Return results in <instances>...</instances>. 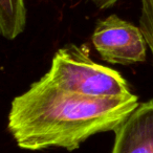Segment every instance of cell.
Returning a JSON list of instances; mask_svg holds the SVG:
<instances>
[{"instance_id": "6da1fadb", "label": "cell", "mask_w": 153, "mask_h": 153, "mask_svg": "<svg viewBox=\"0 0 153 153\" xmlns=\"http://www.w3.org/2000/svg\"><path fill=\"white\" fill-rule=\"evenodd\" d=\"M134 94L92 98L65 91L40 78L12 101L7 130L20 149L74 151L90 136L115 131L138 106Z\"/></svg>"}, {"instance_id": "7a4b0ae2", "label": "cell", "mask_w": 153, "mask_h": 153, "mask_svg": "<svg viewBox=\"0 0 153 153\" xmlns=\"http://www.w3.org/2000/svg\"><path fill=\"white\" fill-rule=\"evenodd\" d=\"M43 78L60 89L92 98H117L132 94L117 70L90 59L85 45L67 44L58 49Z\"/></svg>"}, {"instance_id": "277c9868", "label": "cell", "mask_w": 153, "mask_h": 153, "mask_svg": "<svg viewBox=\"0 0 153 153\" xmlns=\"http://www.w3.org/2000/svg\"><path fill=\"white\" fill-rule=\"evenodd\" d=\"M111 153H153V100L140 103L115 129Z\"/></svg>"}, {"instance_id": "8992f818", "label": "cell", "mask_w": 153, "mask_h": 153, "mask_svg": "<svg viewBox=\"0 0 153 153\" xmlns=\"http://www.w3.org/2000/svg\"><path fill=\"white\" fill-rule=\"evenodd\" d=\"M140 27L153 57V0H140Z\"/></svg>"}, {"instance_id": "5b68a950", "label": "cell", "mask_w": 153, "mask_h": 153, "mask_svg": "<svg viewBox=\"0 0 153 153\" xmlns=\"http://www.w3.org/2000/svg\"><path fill=\"white\" fill-rule=\"evenodd\" d=\"M26 26L24 0H0V32L7 40H14Z\"/></svg>"}, {"instance_id": "3957f363", "label": "cell", "mask_w": 153, "mask_h": 153, "mask_svg": "<svg viewBox=\"0 0 153 153\" xmlns=\"http://www.w3.org/2000/svg\"><path fill=\"white\" fill-rule=\"evenodd\" d=\"M91 41L105 62L132 65L146 61L148 45L140 27L117 15L97 22Z\"/></svg>"}, {"instance_id": "52a82bcc", "label": "cell", "mask_w": 153, "mask_h": 153, "mask_svg": "<svg viewBox=\"0 0 153 153\" xmlns=\"http://www.w3.org/2000/svg\"><path fill=\"white\" fill-rule=\"evenodd\" d=\"M99 10H106L114 5L119 0H90Z\"/></svg>"}]
</instances>
